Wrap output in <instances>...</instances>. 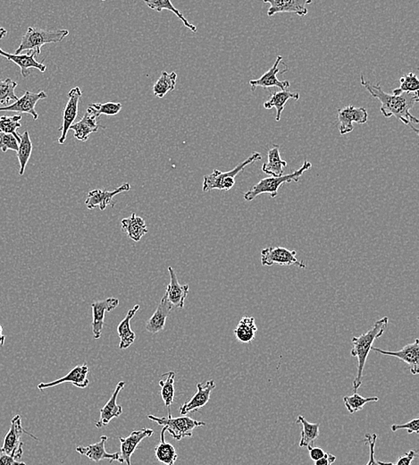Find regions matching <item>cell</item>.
Instances as JSON below:
<instances>
[{"instance_id":"16","label":"cell","mask_w":419,"mask_h":465,"mask_svg":"<svg viewBox=\"0 0 419 465\" xmlns=\"http://www.w3.org/2000/svg\"><path fill=\"white\" fill-rule=\"evenodd\" d=\"M118 305L119 300L117 298H108V299L91 303L92 317H93L91 327L94 339H99L101 336L106 313L112 312L113 310L117 308Z\"/></svg>"},{"instance_id":"38","label":"cell","mask_w":419,"mask_h":465,"mask_svg":"<svg viewBox=\"0 0 419 465\" xmlns=\"http://www.w3.org/2000/svg\"><path fill=\"white\" fill-rule=\"evenodd\" d=\"M122 107L123 106L119 102L92 103L88 107L87 112L96 118H99L101 115L114 116L121 111Z\"/></svg>"},{"instance_id":"32","label":"cell","mask_w":419,"mask_h":465,"mask_svg":"<svg viewBox=\"0 0 419 465\" xmlns=\"http://www.w3.org/2000/svg\"><path fill=\"white\" fill-rule=\"evenodd\" d=\"M296 422L302 425V431L301 434V441H299V447H312L314 446L315 441L319 437V423L308 422L302 415H299Z\"/></svg>"},{"instance_id":"12","label":"cell","mask_w":419,"mask_h":465,"mask_svg":"<svg viewBox=\"0 0 419 465\" xmlns=\"http://www.w3.org/2000/svg\"><path fill=\"white\" fill-rule=\"evenodd\" d=\"M47 95L45 91H40L38 94L32 91H25L23 97H21L7 107H0V111L16 112L19 114H29L32 116L34 120H38V114L35 110L36 104L40 100H45Z\"/></svg>"},{"instance_id":"27","label":"cell","mask_w":419,"mask_h":465,"mask_svg":"<svg viewBox=\"0 0 419 465\" xmlns=\"http://www.w3.org/2000/svg\"><path fill=\"white\" fill-rule=\"evenodd\" d=\"M287 162L282 160L279 145L275 144L267 153V162L262 166V172L270 177H279L284 175Z\"/></svg>"},{"instance_id":"26","label":"cell","mask_w":419,"mask_h":465,"mask_svg":"<svg viewBox=\"0 0 419 465\" xmlns=\"http://www.w3.org/2000/svg\"><path fill=\"white\" fill-rule=\"evenodd\" d=\"M139 310V304H137L133 309L129 310L127 312L126 318L120 322L117 327V333L119 338H120V343H119V348L121 350L129 348L131 345L135 341L136 335L131 327V321L135 317L136 312Z\"/></svg>"},{"instance_id":"48","label":"cell","mask_w":419,"mask_h":465,"mask_svg":"<svg viewBox=\"0 0 419 465\" xmlns=\"http://www.w3.org/2000/svg\"><path fill=\"white\" fill-rule=\"evenodd\" d=\"M335 461H337V456L326 453L322 458L315 462L314 465H332Z\"/></svg>"},{"instance_id":"34","label":"cell","mask_w":419,"mask_h":465,"mask_svg":"<svg viewBox=\"0 0 419 465\" xmlns=\"http://www.w3.org/2000/svg\"><path fill=\"white\" fill-rule=\"evenodd\" d=\"M145 4L148 6V8L155 10L157 12H162L163 10H168L173 12V13L177 16L182 22L183 23L184 26L187 28L191 30L193 32H197V27L194 25H192L191 23L188 22V20L184 17L183 13H181L177 8L174 7V5L172 4L171 1L169 0H144Z\"/></svg>"},{"instance_id":"5","label":"cell","mask_w":419,"mask_h":465,"mask_svg":"<svg viewBox=\"0 0 419 465\" xmlns=\"http://www.w3.org/2000/svg\"><path fill=\"white\" fill-rule=\"evenodd\" d=\"M261 160L260 152H254L248 159L239 164L234 169L227 172H221L218 169L214 170L210 175H205L202 191L204 193L210 192L212 190L229 191L236 184V177L247 166Z\"/></svg>"},{"instance_id":"45","label":"cell","mask_w":419,"mask_h":465,"mask_svg":"<svg viewBox=\"0 0 419 465\" xmlns=\"http://www.w3.org/2000/svg\"><path fill=\"white\" fill-rule=\"evenodd\" d=\"M0 465H26L25 463L23 462L17 461L16 459L10 455H8L7 453L3 451L1 447H0Z\"/></svg>"},{"instance_id":"17","label":"cell","mask_w":419,"mask_h":465,"mask_svg":"<svg viewBox=\"0 0 419 465\" xmlns=\"http://www.w3.org/2000/svg\"><path fill=\"white\" fill-rule=\"evenodd\" d=\"M108 441V437L102 436L99 442L91 444L88 446H77L76 452L80 455H84L90 460L100 463L102 460H109L110 463L117 461L120 464H124V461L121 458V455L118 453L109 454L106 450V443Z\"/></svg>"},{"instance_id":"47","label":"cell","mask_w":419,"mask_h":465,"mask_svg":"<svg viewBox=\"0 0 419 465\" xmlns=\"http://www.w3.org/2000/svg\"><path fill=\"white\" fill-rule=\"evenodd\" d=\"M308 453H310V457L312 461L316 462L322 458L325 455L326 452L320 447H308Z\"/></svg>"},{"instance_id":"41","label":"cell","mask_w":419,"mask_h":465,"mask_svg":"<svg viewBox=\"0 0 419 465\" xmlns=\"http://www.w3.org/2000/svg\"><path fill=\"white\" fill-rule=\"evenodd\" d=\"M400 83V87L394 89L392 94L400 95L404 94V92H418L419 80L418 76L414 73H412V72H410L408 74H405V76H401Z\"/></svg>"},{"instance_id":"21","label":"cell","mask_w":419,"mask_h":465,"mask_svg":"<svg viewBox=\"0 0 419 465\" xmlns=\"http://www.w3.org/2000/svg\"><path fill=\"white\" fill-rule=\"evenodd\" d=\"M215 381L207 380L206 383L197 384V393L192 396L191 400L187 401L183 407L180 408L181 415H186L187 413L192 411H197L209 402L211 392L215 389Z\"/></svg>"},{"instance_id":"8","label":"cell","mask_w":419,"mask_h":465,"mask_svg":"<svg viewBox=\"0 0 419 465\" xmlns=\"http://www.w3.org/2000/svg\"><path fill=\"white\" fill-rule=\"evenodd\" d=\"M23 433L28 434L32 437L37 440L34 435L30 434L28 431L23 429L22 418H21L20 415H16L11 420L10 431L5 434L1 448L3 451L7 453L8 455L13 456L17 461H20L23 456V443L21 440V437H22Z\"/></svg>"},{"instance_id":"7","label":"cell","mask_w":419,"mask_h":465,"mask_svg":"<svg viewBox=\"0 0 419 465\" xmlns=\"http://www.w3.org/2000/svg\"><path fill=\"white\" fill-rule=\"evenodd\" d=\"M296 250H291L284 247H267L261 250V264L262 266H296L306 268L304 262L296 257Z\"/></svg>"},{"instance_id":"13","label":"cell","mask_w":419,"mask_h":465,"mask_svg":"<svg viewBox=\"0 0 419 465\" xmlns=\"http://www.w3.org/2000/svg\"><path fill=\"white\" fill-rule=\"evenodd\" d=\"M371 350L383 354V356L398 358L409 366L410 372L413 375L419 374V341L416 339L414 343L405 345L399 351H383L382 349L372 347Z\"/></svg>"},{"instance_id":"11","label":"cell","mask_w":419,"mask_h":465,"mask_svg":"<svg viewBox=\"0 0 419 465\" xmlns=\"http://www.w3.org/2000/svg\"><path fill=\"white\" fill-rule=\"evenodd\" d=\"M130 189V184L126 183L114 191L100 189L91 191L90 193H88L85 204L87 206L88 210H94L95 208L99 207L100 210H105L109 206L115 207V196L120 195L122 193L128 192Z\"/></svg>"},{"instance_id":"20","label":"cell","mask_w":419,"mask_h":465,"mask_svg":"<svg viewBox=\"0 0 419 465\" xmlns=\"http://www.w3.org/2000/svg\"><path fill=\"white\" fill-rule=\"evenodd\" d=\"M282 61H283V56H278L273 67L267 73H264L260 78L249 80L251 91H255L258 87H278L281 89L282 91H288L290 87L289 80H280L278 78V74L280 72L278 65Z\"/></svg>"},{"instance_id":"49","label":"cell","mask_w":419,"mask_h":465,"mask_svg":"<svg viewBox=\"0 0 419 465\" xmlns=\"http://www.w3.org/2000/svg\"><path fill=\"white\" fill-rule=\"evenodd\" d=\"M5 342V336L3 335V327L1 325H0V345L1 347H4Z\"/></svg>"},{"instance_id":"19","label":"cell","mask_w":419,"mask_h":465,"mask_svg":"<svg viewBox=\"0 0 419 465\" xmlns=\"http://www.w3.org/2000/svg\"><path fill=\"white\" fill-rule=\"evenodd\" d=\"M170 283L166 286L165 296L172 309H183L185 299L188 296L189 285H180L174 268H168Z\"/></svg>"},{"instance_id":"36","label":"cell","mask_w":419,"mask_h":465,"mask_svg":"<svg viewBox=\"0 0 419 465\" xmlns=\"http://www.w3.org/2000/svg\"><path fill=\"white\" fill-rule=\"evenodd\" d=\"M20 136L21 141L19 151H17V159H19L20 166L19 175H23L25 174L26 166H27L30 158L32 156L34 146H32L31 137H30L28 131H25Z\"/></svg>"},{"instance_id":"22","label":"cell","mask_w":419,"mask_h":465,"mask_svg":"<svg viewBox=\"0 0 419 465\" xmlns=\"http://www.w3.org/2000/svg\"><path fill=\"white\" fill-rule=\"evenodd\" d=\"M124 386H126V382L120 381L115 387V391L112 393L109 402L104 405L103 408H101L100 420L95 422V426L98 429L106 427L113 419L118 418L123 413V408L117 404V400L119 393Z\"/></svg>"},{"instance_id":"28","label":"cell","mask_w":419,"mask_h":465,"mask_svg":"<svg viewBox=\"0 0 419 465\" xmlns=\"http://www.w3.org/2000/svg\"><path fill=\"white\" fill-rule=\"evenodd\" d=\"M100 128V125L97 124V118L86 111L81 120L73 124L70 130L73 131L74 138L80 142H87L90 134L97 133Z\"/></svg>"},{"instance_id":"40","label":"cell","mask_w":419,"mask_h":465,"mask_svg":"<svg viewBox=\"0 0 419 465\" xmlns=\"http://www.w3.org/2000/svg\"><path fill=\"white\" fill-rule=\"evenodd\" d=\"M379 398L376 396H373V398H363L361 395H359L358 393H353L352 396H346L343 398L344 404L347 408L348 411L350 414L356 413V411H361L363 409L365 404L370 402H378Z\"/></svg>"},{"instance_id":"46","label":"cell","mask_w":419,"mask_h":465,"mask_svg":"<svg viewBox=\"0 0 419 465\" xmlns=\"http://www.w3.org/2000/svg\"><path fill=\"white\" fill-rule=\"evenodd\" d=\"M416 456H417L416 450H410V451L406 453L405 455L400 456V457L398 458L396 464H392V465H411Z\"/></svg>"},{"instance_id":"18","label":"cell","mask_w":419,"mask_h":465,"mask_svg":"<svg viewBox=\"0 0 419 465\" xmlns=\"http://www.w3.org/2000/svg\"><path fill=\"white\" fill-rule=\"evenodd\" d=\"M0 56L8 59V61L14 63L16 65H19L21 70V74H22L23 78H26V77L30 76V70H31L32 68H35V69H38L41 72V73H45L47 70V67L43 62L36 61L37 55L36 53L34 52L16 55V54L5 52L0 47Z\"/></svg>"},{"instance_id":"24","label":"cell","mask_w":419,"mask_h":465,"mask_svg":"<svg viewBox=\"0 0 419 465\" xmlns=\"http://www.w3.org/2000/svg\"><path fill=\"white\" fill-rule=\"evenodd\" d=\"M172 307L168 303V300L164 295L157 307L156 312L151 316L150 320L147 321L146 329L148 333L156 334L161 332L165 329L166 318L170 314Z\"/></svg>"},{"instance_id":"2","label":"cell","mask_w":419,"mask_h":465,"mask_svg":"<svg viewBox=\"0 0 419 465\" xmlns=\"http://www.w3.org/2000/svg\"><path fill=\"white\" fill-rule=\"evenodd\" d=\"M388 323L389 318L383 317L381 320L374 322L373 327L367 333L362 334L359 336H354L352 340V348L350 354L358 360V368H356L358 372H356L355 380L353 381L354 393H356L359 387L361 386L365 362H367L368 354L370 353L374 342L381 338L388 326Z\"/></svg>"},{"instance_id":"37","label":"cell","mask_w":419,"mask_h":465,"mask_svg":"<svg viewBox=\"0 0 419 465\" xmlns=\"http://www.w3.org/2000/svg\"><path fill=\"white\" fill-rule=\"evenodd\" d=\"M17 83L11 78L0 79V107L10 105L12 100H19L16 94Z\"/></svg>"},{"instance_id":"15","label":"cell","mask_w":419,"mask_h":465,"mask_svg":"<svg viewBox=\"0 0 419 465\" xmlns=\"http://www.w3.org/2000/svg\"><path fill=\"white\" fill-rule=\"evenodd\" d=\"M89 371H90V369L85 363L84 365H77L73 369H71L65 377L59 378V380L52 381V382L38 384V389L44 390L63 383H71L74 387H79V389H85L90 384V380L88 378Z\"/></svg>"},{"instance_id":"42","label":"cell","mask_w":419,"mask_h":465,"mask_svg":"<svg viewBox=\"0 0 419 465\" xmlns=\"http://www.w3.org/2000/svg\"><path fill=\"white\" fill-rule=\"evenodd\" d=\"M377 434H365V443L370 446V458L367 465H392V463H383L382 461L376 460V445L377 441Z\"/></svg>"},{"instance_id":"1","label":"cell","mask_w":419,"mask_h":465,"mask_svg":"<svg viewBox=\"0 0 419 465\" xmlns=\"http://www.w3.org/2000/svg\"><path fill=\"white\" fill-rule=\"evenodd\" d=\"M361 85L367 89L371 96L377 98L381 103L382 114L385 118L395 116L403 124L409 125L416 133H418L417 127L413 124H418V119L410 113V109L419 101L418 92H404L400 95L386 94L383 91L380 83L372 85L365 79L363 74L361 76Z\"/></svg>"},{"instance_id":"4","label":"cell","mask_w":419,"mask_h":465,"mask_svg":"<svg viewBox=\"0 0 419 465\" xmlns=\"http://www.w3.org/2000/svg\"><path fill=\"white\" fill-rule=\"evenodd\" d=\"M312 164L310 161L305 160L301 169L296 170L292 174L282 175L279 177H267L256 184L251 190L245 193V199L247 202L254 201L258 196L261 195H269L275 198L278 196L279 188L284 184L298 183L299 178H301L306 171L310 169Z\"/></svg>"},{"instance_id":"31","label":"cell","mask_w":419,"mask_h":465,"mask_svg":"<svg viewBox=\"0 0 419 465\" xmlns=\"http://www.w3.org/2000/svg\"><path fill=\"white\" fill-rule=\"evenodd\" d=\"M258 332V327L256 325L253 317L245 316L238 323L236 329H234V335L238 341L242 344H249L253 341L256 334Z\"/></svg>"},{"instance_id":"6","label":"cell","mask_w":419,"mask_h":465,"mask_svg":"<svg viewBox=\"0 0 419 465\" xmlns=\"http://www.w3.org/2000/svg\"><path fill=\"white\" fill-rule=\"evenodd\" d=\"M148 418L166 428V431L169 432V434L178 441L182 440L184 437H192V431L195 429L206 425V423L193 420L188 416L173 418L171 413H168V417H162V418L150 414V415H148Z\"/></svg>"},{"instance_id":"30","label":"cell","mask_w":419,"mask_h":465,"mask_svg":"<svg viewBox=\"0 0 419 465\" xmlns=\"http://www.w3.org/2000/svg\"><path fill=\"white\" fill-rule=\"evenodd\" d=\"M166 431V428L163 427L161 432H160V442L155 448L156 458L157 461L165 465H175L178 455L174 446L172 444L166 442L165 440Z\"/></svg>"},{"instance_id":"35","label":"cell","mask_w":419,"mask_h":465,"mask_svg":"<svg viewBox=\"0 0 419 465\" xmlns=\"http://www.w3.org/2000/svg\"><path fill=\"white\" fill-rule=\"evenodd\" d=\"M177 74L175 72L168 74V72L163 71L159 79L153 86L154 95L159 98H164L168 92L174 91L177 85Z\"/></svg>"},{"instance_id":"33","label":"cell","mask_w":419,"mask_h":465,"mask_svg":"<svg viewBox=\"0 0 419 465\" xmlns=\"http://www.w3.org/2000/svg\"><path fill=\"white\" fill-rule=\"evenodd\" d=\"M174 380L175 372L168 371L161 376L159 380L160 395L162 400L164 402L165 407L168 409V413H170V407L174 400Z\"/></svg>"},{"instance_id":"50","label":"cell","mask_w":419,"mask_h":465,"mask_svg":"<svg viewBox=\"0 0 419 465\" xmlns=\"http://www.w3.org/2000/svg\"><path fill=\"white\" fill-rule=\"evenodd\" d=\"M8 34V31L4 28V27L0 26V40L4 38L5 35Z\"/></svg>"},{"instance_id":"14","label":"cell","mask_w":419,"mask_h":465,"mask_svg":"<svg viewBox=\"0 0 419 465\" xmlns=\"http://www.w3.org/2000/svg\"><path fill=\"white\" fill-rule=\"evenodd\" d=\"M266 4L270 8L267 16L273 17L276 14L293 13L299 17H305L308 13L307 6L310 5L311 0H266Z\"/></svg>"},{"instance_id":"29","label":"cell","mask_w":419,"mask_h":465,"mask_svg":"<svg viewBox=\"0 0 419 465\" xmlns=\"http://www.w3.org/2000/svg\"><path fill=\"white\" fill-rule=\"evenodd\" d=\"M299 94L298 92H291L289 91H273L271 98L264 103V107L266 109H271L275 107L276 109V122L281 120L282 113L284 110L287 101L291 98L294 100H299Z\"/></svg>"},{"instance_id":"44","label":"cell","mask_w":419,"mask_h":465,"mask_svg":"<svg viewBox=\"0 0 419 465\" xmlns=\"http://www.w3.org/2000/svg\"><path fill=\"white\" fill-rule=\"evenodd\" d=\"M391 429L392 431H399V429H407L408 431L409 434L411 433H417L418 434L419 432V420L418 419H414L409 420V422L405 423V424L403 425H392L391 426Z\"/></svg>"},{"instance_id":"23","label":"cell","mask_w":419,"mask_h":465,"mask_svg":"<svg viewBox=\"0 0 419 465\" xmlns=\"http://www.w3.org/2000/svg\"><path fill=\"white\" fill-rule=\"evenodd\" d=\"M154 432L151 429H141L139 431H133L129 436L119 438L121 447V458L126 465L131 464V457L135 452L137 446L141 444L145 438L152 436Z\"/></svg>"},{"instance_id":"25","label":"cell","mask_w":419,"mask_h":465,"mask_svg":"<svg viewBox=\"0 0 419 465\" xmlns=\"http://www.w3.org/2000/svg\"><path fill=\"white\" fill-rule=\"evenodd\" d=\"M122 231L126 232L127 237L133 241L139 243L141 238L148 232V228L145 220L135 213L131 214L130 217L122 219Z\"/></svg>"},{"instance_id":"39","label":"cell","mask_w":419,"mask_h":465,"mask_svg":"<svg viewBox=\"0 0 419 465\" xmlns=\"http://www.w3.org/2000/svg\"><path fill=\"white\" fill-rule=\"evenodd\" d=\"M21 120H22V116L20 115L1 116L0 118V133L12 134V136L16 137V139L20 143L21 136L17 133V129L22 127Z\"/></svg>"},{"instance_id":"10","label":"cell","mask_w":419,"mask_h":465,"mask_svg":"<svg viewBox=\"0 0 419 465\" xmlns=\"http://www.w3.org/2000/svg\"><path fill=\"white\" fill-rule=\"evenodd\" d=\"M339 131L341 136L352 133L354 127L353 124H365L367 122L368 114L365 107L354 106L344 107L338 110Z\"/></svg>"},{"instance_id":"9","label":"cell","mask_w":419,"mask_h":465,"mask_svg":"<svg viewBox=\"0 0 419 465\" xmlns=\"http://www.w3.org/2000/svg\"><path fill=\"white\" fill-rule=\"evenodd\" d=\"M82 95V89L78 86L71 89L68 94V101L63 111V123L59 128L61 132V136L58 140L59 144H64L67 140L68 131L70 130L78 116L79 102Z\"/></svg>"},{"instance_id":"43","label":"cell","mask_w":419,"mask_h":465,"mask_svg":"<svg viewBox=\"0 0 419 465\" xmlns=\"http://www.w3.org/2000/svg\"><path fill=\"white\" fill-rule=\"evenodd\" d=\"M19 142L16 137L10 133H0V151L7 152L8 151H19Z\"/></svg>"},{"instance_id":"3","label":"cell","mask_w":419,"mask_h":465,"mask_svg":"<svg viewBox=\"0 0 419 465\" xmlns=\"http://www.w3.org/2000/svg\"><path fill=\"white\" fill-rule=\"evenodd\" d=\"M68 35L69 32L65 29L44 30L37 27H29L14 54L19 55L25 50H28V52H34L37 56L40 55L41 47L44 45L61 43Z\"/></svg>"}]
</instances>
